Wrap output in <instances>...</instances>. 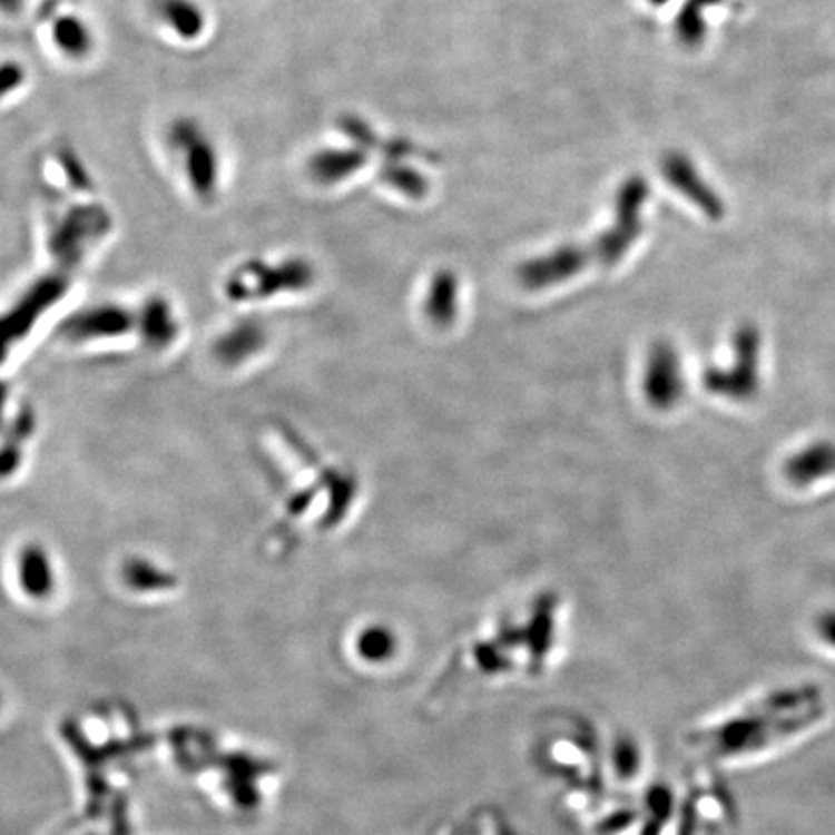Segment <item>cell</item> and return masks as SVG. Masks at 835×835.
<instances>
[{"instance_id":"18","label":"cell","mask_w":835,"mask_h":835,"mask_svg":"<svg viewBox=\"0 0 835 835\" xmlns=\"http://www.w3.org/2000/svg\"><path fill=\"white\" fill-rule=\"evenodd\" d=\"M816 635L821 638L824 645L834 648L835 652V609H828L821 616L816 617V623H814Z\"/></svg>"},{"instance_id":"20","label":"cell","mask_w":835,"mask_h":835,"mask_svg":"<svg viewBox=\"0 0 835 835\" xmlns=\"http://www.w3.org/2000/svg\"><path fill=\"white\" fill-rule=\"evenodd\" d=\"M652 2H656V4H661V2H667V0H652Z\"/></svg>"},{"instance_id":"16","label":"cell","mask_w":835,"mask_h":835,"mask_svg":"<svg viewBox=\"0 0 835 835\" xmlns=\"http://www.w3.org/2000/svg\"><path fill=\"white\" fill-rule=\"evenodd\" d=\"M26 78H28V73L20 62H16V60L0 62V101L22 88Z\"/></svg>"},{"instance_id":"4","label":"cell","mask_w":835,"mask_h":835,"mask_svg":"<svg viewBox=\"0 0 835 835\" xmlns=\"http://www.w3.org/2000/svg\"><path fill=\"white\" fill-rule=\"evenodd\" d=\"M109 227L110 217L105 207L97 204L72 207L52 230L51 249L62 259L78 257L89 243H96Z\"/></svg>"},{"instance_id":"12","label":"cell","mask_w":835,"mask_h":835,"mask_svg":"<svg viewBox=\"0 0 835 835\" xmlns=\"http://www.w3.org/2000/svg\"><path fill=\"white\" fill-rule=\"evenodd\" d=\"M364 165V155L354 149H322L310 159L308 170L314 180L335 184L345 180Z\"/></svg>"},{"instance_id":"11","label":"cell","mask_w":835,"mask_h":835,"mask_svg":"<svg viewBox=\"0 0 835 835\" xmlns=\"http://www.w3.org/2000/svg\"><path fill=\"white\" fill-rule=\"evenodd\" d=\"M424 312L438 327H449L459 312V285L453 273L441 272L428 288Z\"/></svg>"},{"instance_id":"10","label":"cell","mask_w":835,"mask_h":835,"mask_svg":"<svg viewBox=\"0 0 835 835\" xmlns=\"http://www.w3.org/2000/svg\"><path fill=\"white\" fill-rule=\"evenodd\" d=\"M51 37L52 43L57 45V49L67 55L68 59H86L96 47L94 31L76 14H60L52 22Z\"/></svg>"},{"instance_id":"6","label":"cell","mask_w":835,"mask_h":835,"mask_svg":"<svg viewBox=\"0 0 835 835\" xmlns=\"http://www.w3.org/2000/svg\"><path fill=\"white\" fill-rule=\"evenodd\" d=\"M587 249L567 248L556 249L548 256L538 257L534 262H528L519 269V283L528 291H540L559 285L567 278L574 277L577 273L587 267Z\"/></svg>"},{"instance_id":"5","label":"cell","mask_w":835,"mask_h":835,"mask_svg":"<svg viewBox=\"0 0 835 835\" xmlns=\"http://www.w3.org/2000/svg\"><path fill=\"white\" fill-rule=\"evenodd\" d=\"M835 477V443L816 440L795 451L784 462V478L797 490H808Z\"/></svg>"},{"instance_id":"15","label":"cell","mask_w":835,"mask_h":835,"mask_svg":"<svg viewBox=\"0 0 835 835\" xmlns=\"http://www.w3.org/2000/svg\"><path fill=\"white\" fill-rule=\"evenodd\" d=\"M611 760H613V768H616L617 776H637V769L640 766V753H638V747L632 740H617Z\"/></svg>"},{"instance_id":"1","label":"cell","mask_w":835,"mask_h":835,"mask_svg":"<svg viewBox=\"0 0 835 835\" xmlns=\"http://www.w3.org/2000/svg\"><path fill=\"white\" fill-rule=\"evenodd\" d=\"M763 331L755 323H743L733 333L729 364L708 367L704 389L731 403L753 401L763 387Z\"/></svg>"},{"instance_id":"17","label":"cell","mask_w":835,"mask_h":835,"mask_svg":"<svg viewBox=\"0 0 835 835\" xmlns=\"http://www.w3.org/2000/svg\"><path fill=\"white\" fill-rule=\"evenodd\" d=\"M59 159L62 169L67 170L68 180L73 184V188H80V190L91 188L88 170L81 165L80 157H76L72 151L65 149V151H60Z\"/></svg>"},{"instance_id":"14","label":"cell","mask_w":835,"mask_h":835,"mask_svg":"<svg viewBox=\"0 0 835 835\" xmlns=\"http://www.w3.org/2000/svg\"><path fill=\"white\" fill-rule=\"evenodd\" d=\"M716 2L719 0H689V7L685 8L681 22H679L682 39H687L690 43L700 41V37L704 36L703 8L716 4Z\"/></svg>"},{"instance_id":"21","label":"cell","mask_w":835,"mask_h":835,"mask_svg":"<svg viewBox=\"0 0 835 835\" xmlns=\"http://www.w3.org/2000/svg\"><path fill=\"white\" fill-rule=\"evenodd\" d=\"M0 706H2V690H0Z\"/></svg>"},{"instance_id":"9","label":"cell","mask_w":835,"mask_h":835,"mask_svg":"<svg viewBox=\"0 0 835 835\" xmlns=\"http://www.w3.org/2000/svg\"><path fill=\"white\" fill-rule=\"evenodd\" d=\"M57 577L52 569L49 557L37 548L23 551L18 563V582L22 590L31 600H45L55 592L57 587Z\"/></svg>"},{"instance_id":"8","label":"cell","mask_w":835,"mask_h":835,"mask_svg":"<svg viewBox=\"0 0 835 835\" xmlns=\"http://www.w3.org/2000/svg\"><path fill=\"white\" fill-rule=\"evenodd\" d=\"M159 22L183 41H196L206 31L207 18L196 0H154Z\"/></svg>"},{"instance_id":"7","label":"cell","mask_w":835,"mask_h":835,"mask_svg":"<svg viewBox=\"0 0 835 835\" xmlns=\"http://www.w3.org/2000/svg\"><path fill=\"white\" fill-rule=\"evenodd\" d=\"M664 175L708 219L719 220L726 215V206L721 198L711 190L708 184L704 183L703 176L698 175V170L692 167V163L685 155H669L664 163Z\"/></svg>"},{"instance_id":"2","label":"cell","mask_w":835,"mask_h":835,"mask_svg":"<svg viewBox=\"0 0 835 835\" xmlns=\"http://www.w3.org/2000/svg\"><path fill=\"white\" fill-rule=\"evenodd\" d=\"M167 141L175 151L190 190L199 199H212L220 183L219 149L196 118H175L167 128Z\"/></svg>"},{"instance_id":"19","label":"cell","mask_w":835,"mask_h":835,"mask_svg":"<svg viewBox=\"0 0 835 835\" xmlns=\"http://www.w3.org/2000/svg\"><path fill=\"white\" fill-rule=\"evenodd\" d=\"M26 0H0V12L7 16H18L23 10Z\"/></svg>"},{"instance_id":"3","label":"cell","mask_w":835,"mask_h":835,"mask_svg":"<svg viewBox=\"0 0 835 835\" xmlns=\"http://www.w3.org/2000/svg\"><path fill=\"white\" fill-rule=\"evenodd\" d=\"M642 391L656 411H671L685 395V374L674 345L658 343L648 352Z\"/></svg>"},{"instance_id":"13","label":"cell","mask_w":835,"mask_h":835,"mask_svg":"<svg viewBox=\"0 0 835 835\" xmlns=\"http://www.w3.org/2000/svg\"><path fill=\"white\" fill-rule=\"evenodd\" d=\"M354 650L358 658L372 666H382L395 658L399 652V638L385 625H370L362 629L354 642Z\"/></svg>"}]
</instances>
